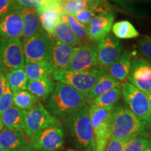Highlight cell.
Returning a JSON list of instances; mask_svg holds the SVG:
<instances>
[{
	"mask_svg": "<svg viewBox=\"0 0 151 151\" xmlns=\"http://www.w3.org/2000/svg\"><path fill=\"white\" fill-rule=\"evenodd\" d=\"M150 129L146 122L139 119L123 103H117L112 113L111 137L127 143L139 136L146 135Z\"/></svg>",
	"mask_w": 151,
	"mask_h": 151,
	"instance_id": "1",
	"label": "cell"
},
{
	"mask_svg": "<svg viewBox=\"0 0 151 151\" xmlns=\"http://www.w3.org/2000/svg\"><path fill=\"white\" fill-rule=\"evenodd\" d=\"M87 105L86 97L72 87L58 82L46 103V109L57 118L67 119Z\"/></svg>",
	"mask_w": 151,
	"mask_h": 151,
	"instance_id": "2",
	"label": "cell"
},
{
	"mask_svg": "<svg viewBox=\"0 0 151 151\" xmlns=\"http://www.w3.org/2000/svg\"><path fill=\"white\" fill-rule=\"evenodd\" d=\"M89 105L66 119V124L76 148L83 151H95L93 129L89 116Z\"/></svg>",
	"mask_w": 151,
	"mask_h": 151,
	"instance_id": "3",
	"label": "cell"
},
{
	"mask_svg": "<svg viewBox=\"0 0 151 151\" xmlns=\"http://www.w3.org/2000/svg\"><path fill=\"white\" fill-rule=\"evenodd\" d=\"M106 73V67L98 66L90 70L77 72L56 70L52 73V78L58 82L72 87L86 97L99 79Z\"/></svg>",
	"mask_w": 151,
	"mask_h": 151,
	"instance_id": "4",
	"label": "cell"
},
{
	"mask_svg": "<svg viewBox=\"0 0 151 151\" xmlns=\"http://www.w3.org/2000/svg\"><path fill=\"white\" fill-rule=\"evenodd\" d=\"M89 116L93 129L95 151H105L112 132V113L114 106H89Z\"/></svg>",
	"mask_w": 151,
	"mask_h": 151,
	"instance_id": "5",
	"label": "cell"
},
{
	"mask_svg": "<svg viewBox=\"0 0 151 151\" xmlns=\"http://www.w3.org/2000/svg\"><path fill=\"white\" fill-rule=\"evenodd\" d=\"M25 65L23 43L20 38L0 40V72L8 73Z\"/></svg>",
	"mask_w": 151,
	"mask_h": 151,
	"instance_id": "6",
	"label": "cell"
},
{
	"mask_svg": "<svg viewBox=\"0 0 151 151\" xmlns=\"http://www.w3.org/2000/svg\"><path fill=\"white\" fill-rule=\"evenodd\" d=\"M22 43L25 63L51 60L53 39L44 29H41Z\"/></svg>",
	"mask_w": 151,
	"mask_h": 151,
	"instance_id": "7",
	"label": "cell"
},
{
	"mask_svg": "<svg viewBox=\"0 0 151 151\" xmlns=\"http://www.w3.org/2000/svg\"><path fill=\"white\" fill-rule=\"evenodd\" d=\"M120 90L128 108L151 128V113L146 94L127 82L121 83Z\"/></svg>",
	"mask_w": 151,
	"mask_h": 151,
	"instance_id": "8",
	"label": "cell"
},
{
	"mask_svg": "<svg viewBox=\"0 0 151 151\" xmlns=\"http://www.w3.org/2000/svg\"><path fill=\"white\" fill-rule=\"evenodd\" d=\"M65 138V131L58 123L28 139V146L39 151H58L64 146Z\"/></svg>",
	"mask_w": 151,
	"mask_h": 151,
	"instance_id": "9",
	"label": "cell"
},
{
	"mask_svg": "<svg viewBox=\"0 0 151 151\" xmlns=\"http://www.w3.org/2000/svg\"><path fill=\"white\" fill-rule=\"evenodd\" d=\"M58 123V119L52 116L42 103L38 101L27 111L23 132L27 139H30L46 128Z\"/></svg>",
	"mask_w": 151,
	"mask_h": 151,
	"instance_id": "10",
	"label": "cell"
},
{
	"mask_svg": "<svg viewBox=\"0 0 151 151\" xmlns=\"http://www.w3.org/2000/svg\"><path fill=\"white\" fill-rule=\"evenodd\" d=\"M129 83L148 94L151 92V61L140 56L132 57L127 76Z\"/></svg>",
	"mask_w": 151,
	"mask_h": 151,
	"instance_id": "11",
	"label": "cell"
},
{
	"mask_svg": "<svg viewBox=\"0 0 151 151\" xmlns=\"http://www.w3.org/2000/svg\"><path fill=\"white\" fill-rule=\"evenodd\" d=\"M98 66L97 47L88 43L76 47L70 63L66 70L73 72L83 71Z\"/></svg>",
	"mask_w": 151,
	"mask_h": 151,
	"instance_id": "12",
	"label": "cell"
},
{
	"mask_svg": "<svg viewBox=\"0 0 151 151\" xmlns=\"http://www.w3.org/2000/svg\"><path fill=\"white\" fill-rule=\"evenodd\" d=\"M116 14L110 9L102 11L92 18L87 25V32L89 40L99 42L110 33L112 29Z\"/></svg>",
	"mask_w": 151,
	"mask_h": 151,
	"instance_id": "13",
	"label": "cell"
},
{
	"mask_svg": "<svg viewBox=\"0 0 151 151\" xmlns=\"http://www.w3.org/2000/svg\"><path fill=\"white\" fill-rule=\"evenodd\" d=\"M97 60L99 66L108 67L120 58L123 46L120 39L109 33L97 44Z\"/></svg>",
	"mask_w": 151,
	"mask_h": 151,
	"instance_id": "14",
	"label": "cell"
},
{
	"mask_svg": "<svg viewBox=\"0 0 151 151\" xmlns=\"http://www.w3.org/2000/svg\"><path fill=\"white\" fill-rule=\"evenodd\" d=\"M22 16L21 8L16 7L0 16V40L22 37Z\"/></svg>",
	"mask_w": 151,
	"mask_h": 151,
	"instance_id": "15",
	"label": "cell"
},
{
	"mask_svg": "<svg viewBox=\"0 0 151 151\" xmlns=\"http://www.w3.org/2000/svg\"><path fill=\"white\" fill-rule=\"evenodd\" d=\"M0 146L6 151H22L28 146V139L23 131L2 128Z\"/></svg>",
	"mask_w": 151,
	"mask_h": 151,
	"instance_id": "16",
	"label": "cell"
},
{
	"mask_svg": "<svg viewBox=\"0 0 151 151\" xmlns=\"http://www.w3.org/2000/svg\"><path fill=\"white\" fill-rule=\"evenodd\" d=\"M76 47L55 41L52 48L51 62L56 70H66L70 63Z\"/></svg>",
	"mask_w": 151,
	"mask_h": 151,
	"instance_id": "17",
	"label": "cell"
},
{
	"mask_svg": "<svg viewBox=\"0 0 151 151\" xmlns=\"http://www.w3.org/2000/svg\"><path fill=\"white\" fill-rule=\"evenodd\" d=\"M133 56L134 55L131 51L124 50L122 52L120 58L109 67L107 73L119 82L125 81L129 74L131 60Z\"/></svg>",
	"mask_w": 151,
	"mask_h": 151,
	"instance_id": "18",
	"label": "cell"
},
{
	"mask_svg": "<svg viewBox=\"0 0 151 151\" xmlns=\"http://www.w3.org/2000/svg\"><path fill=\"white\" fill-rule=\"evenodd\" d=\"M23 69L29 81L51 78L52 73L56 71L51 60L26 62Z\"/></svg>",
	"mask_w": 151,
	"mask_h": 151,
	"instance_id": "19",
	"label": "cell"
},
{
	"mask_svg": "<svg viewBox=\"0 0 151 151\" xmlns=\"http://www.w3.org/2000/svg\"><path fill=\"white\" fill-rule=\"evenodd\" d=\"M22 16V42L24 43L42 29L37 11L32 9H21Z\"/></svg>",
	"mask_w": 151,
	"mask_h": 151,
	"instance_id": "20",
	"label": "cell"
},
{
	"mask_svg": "<svg viewBox=\"0 0 151 151\" xmlns=\"http://www.w3.org/2000/svg\"><path fill=\"white\" fill-rule=\"evenodd\" d=\"M27 111L21 110L12 106L6 110L0 116L4 128L23 131Z\"/></svg>",
	"mask_w": 151,
	"mask_h": 151,
	"instance_id": "21",
	"label": "cell"
},
{
	"mask_svg": "<svg viewBox=\"0 0 151 151\" xmlns=\"http://www.w3.org/2000/svg\"><path fill=\"white\" fill-rule=\"evenodd\" d=\"M36 11L39 15L42 29L52 37L55 27L61 14L60 8L56 6H45Z\"/></svg>",
	"mask_w": 151,
	"mask_h": 151,
	"instance_id": "22",
	"label": "cell"
},
{
	"mask_svg": "<svg viewBox=\"0 0 151 151\" xmlns=\"http://www.w3.org/2000/svg\"><path fill=\"white\" fill-rule=\"evenodd\" d=\"M52 37L55 41H60L62 43L72 47H77L83 44L81 41L71 31L69 26L63 21H62L60 19V16L55 27Z\"/></svg>",
	"mask_w": 151,
	"mask_h": 151,
	"instance_id": "23",
	"label": "cell"
},
{
	"mask_svg": "<svg viewBox=\"0 0 151 151\" xmlns=\"http://www.w3.org/2000/svg\"><path fill=\"white\" fill-rule=\"evenodd\" d=\"M55 87L53 79L51 78L28 81L27 90L37 97V99L46 100Z\"/></svg>",
	"mask_w": 151,
	"mask_h": 151,
	"instance_id": "24",
	"label": "cell"
},
{
	"mask_svg": "<svg viewBox=\"0 0 151 151\" xmlns=\"http://www.w3.org/2000/svg\"><path fill=\"white\" fill-rule=\"evenodd\" d=\"M120 86H121V83L119 81L113 78L108 73L104 75L99 79L95 86L87 95V104L98 96L109 91L113 88H120Z\"/></svg>",
	"mask_w": 151,
	"mask_h": 151,
	"instance_id": "25",
	"label": "cell"
},
{
	"mask_svg": "<svg viewBox=\"0 0 151 151\" xmlns=\"http://www.w3.org/2000/svg\"><path fill=\"white\" fill-rule=\"evenodd\" d=\"M121 97L122 93L120 88H115L94 98L88 104V105L99 107L112 106L118 103Z\"/></svg>",
	"mask_w": 151,
	"mask_h": 151,
	"instance_id": "26",
	"label": "cell"
},
{
	"mask_svg": "<svg viewBox=\"0 0 151 151\" xmlns=\"http://www.w3.org/2000/svg\"><path fill=\"white\" fill-rule=\"evenodd\" d=\"M38 101L37 97L28 90H18L13 92V105L21 110H30Z\"/></svg>",
	"mask_w": 151,
	"mask_h": 151,
	"instance_id": "27",
	"label": "cell"
},
{
	"mask_svg": "<svg viewBox=\"0 0 151 151\" xmlns=\"http://www.w3.org/2000/svg\"><path fill=\"white\" fill-rule=\"evenodd\" d=\"M112 32L118 39H130L139 37V33L134 26L127 20L116 22L112 26Z\"/></svg>",
	"mask_w": 151,
	"mask_h": 151,
	"instance_id": "28",
	"label": "cell"
},
{
	"mask_svg": "<svg viewBox=\"0 0 151 151\" xmlns=\"http://www.w3.org/2000/svg\"><path fill=\"white\" fill-rule=\"evenodd\" d=\"M7 83L13 92L18 90H27L28 78L24 69H19L6 73Z\"/></svg>",
	"mask_w": 151,
	"mask_h": 151,
	"instance_id": "29",
	"label": "cell"
},
{
	"mask_svg": "<svg viewBox=\"0 0 151 151\" xmlns=\"http://www.w3.org/2000/svg\"><path fill=\"white\" fill-rule=\"evenodd\" d=\"M60 19L69 26L71 31L76 35V37L81 41V42H86L89 41V38L87 32V26L81 23L76 19L73 16L67 14H60Z\"/></svg>",
	"mask_w": 151,
	"mask_h": 151,
	"instance_id": "30",
	"label": "cell"
},
{
	"mask_svg": "<svg viewBox=\"0 0 151 151\" xmlns=\"http://www.w3.org/2000/svg\"><path fill=\"white\" fill-rule=\"evenodd\" d=\"M21 9H37L45 6H56L61 8L64 2L59 0H15Z\"/></svg>",
	"mask_w": 151,
	"mask_h": 151,
	"instance_id": "31",
	"label": "cell"
},
{
	"mask_svg": "<svg viewBox=\"0 0 151 151\" xmlns=\"http://www.w3.org/2000/svg\"><path fill=\"white\" fill-rule=\"evenodd\" d=\"M151 146V141L146 135L139 136L126 143L122 151H143Z\"/></svg>",
	"mask_w": 151,
	"mask_h": 151,
	"instance_id": "32",
	"label": "cell"
},
{
	"mask_svg": "<svg viewBox=\"0 0 151 151\" xmlns=\"http://www.w3.org/2000/svg\"><path fill=\"white\" fill-rule=\"evenodd\" d=\"M137 48L143 58L151 61V36H145L137 41Z\"/></svg>",
	"mask_w": 151,
	"mask_h": 151,
	"instance_id": "33",
	"label": "cell"
},
{
	"mask_svg": "<svg viewBox=\"0 0 151 151\" xmlns=\"http://www.w3.org/2000/svg\"><path fill=\"white\" fill-rule=\"evenodd\" d=\"M103 10L104 9H102L90 8L86 9V10H83L82 11H80L78 14H75L73 16L75 17L76 19L78 22H80L81 23L83 24L84 25L87 26L92 18H94L96 15L98 14Z\"/></svg>",
	"mask_w": 151,
	"mask_h": 151,
	"instance_id": "34",
	"label": "cell"
},
{
	"mask_svg": "<svg viewBox=\"0 0 151 151\" xmlns=\"http://www.w3.org/2000/svg\"><path fill=\"white\" fill-rule=\"evenodd\" d=\"M13 106V91L9 88L8 83L2 95L0 97V116L6 110Z\"/></svg>",
	"mask_w": 151,
	"mask_h": 151,
	"instance_id": "35",
	"label": "cell"
},
{
	"mask_svg": "<svg viewBox=\"0 0 151 151\" xmlns=\"http://www.w3.org/2000/svg\"><path fill=\"white\" fill-rule=\"evenodd\" d=\"M16 7H20L15 0H0V16Z\"/></svg>",
	"mask_w": 151,
	"mask_h": 151,
	"instance_id": "36",
	"label": "cell"
},
{
	"mask_svg": "<svg viewBox=\"0 0 151 151\" xmlns=\"http://www.w3.org/2000/svg\"><path fill=\"white\" fill-rule=\"evenodd\" d=\"M125 144V142L115 140L113 138H111L105 151H122Z\"/></svg>",
	"mask_w": 151,
	"mask_h": 151,
	"instance_id": "37",
	"label": "cell"
},
{
	"mask_svg": "<svg viewBox=\"0 0 151 151\" xmlns=\"http://www.w3.org/2000/svg\"><path fill=\"white\" fill-rule=\"evenodd\" d=\"M109 1L124 8H129L131 6L136 4L145 2V1H148L150 0H109Z\"/></svg>",
	"mask_w": 151,
	"mask_h": 151,
	"instance_id": "38",
	"label": "cell"
},
{
	"mask_svg": "<svg viewBox=\"0 0 151 151\" xmlns=\"http://www.w3.org/2000/svg\"><path fill=\"white\" fill-rule=\"evenodd\" d=\"M7 85V80L5 73L0 72V97L4 92L6 86Z\"/></svg>",
	"mask_w": 151,
	"mask_h": 151,
	"instance_id": "39",
	"label": "cell"
},
{
	"mask_svg": "<svg viewBox=\"0 0 151 151\" xmlns=\"http://www.w3.org/2000/svg\"><path fill=\"white\" fill-rule=\"evenodd\" d=\"M147 97H148V105H149V109H150V111L151 113V92L149 93L146 94Z\"/></svg>",
	"mask_w": 151,
	"mask_h": 151,
	"instance_id": "40",
	"label": "cell"
},
{
	"mask_svg": "<svg viewBox=\"0 0 151 151\" xmlns=\"http://www.w3.org/2000/svg\"><path fill=\"white\" fill-rule=\"evenodd\" d=\"M22 151H39V150H35V149H32V148H29V146H27V148H24L23 150Z\"/></svg>",
	"mask_w": 151,
	"mask_h": 151,
	"instance_id": "41",
	"label": "cell"
},
{
	"mask_svg": "<svg viewBox=\"0 0 151 151\" xmlns=\"http://www.w3.org/2000/svg\"><path fill=\"white\" fill-rule=\"evenodd\" d=\"M65 151H83V150H76V149H73V148H69V149H67V150H66Z\"/></svg>",
	"mask_w": 151,
	"mask_h": 151,
	"instance_id": "42",
	"label": "cell"
},
{
	"mask_svg": "<svg viewBox=\"0 0 151 151\" xmlns=\"http://www.w3.org/2000/svg\"><path fill=\"white\" fill-rule=\"evenodd\" d=\"M69 1H92V0H69Z\"/></svg>",
	"mask_w": 151,
	"mask_h": 151,
	"instance_id": "43",
	"label": "cell"
},
{
	"mask_svg": "<svg viewBox=\"0 0 151 151\" xmlns=\"http://www.w3.org/2000/svg\"><path fill=\"white\" fill-rule=\"evenodd\" d=\"M143 151H151V146L148 147V148H147L146 149H145Z\"/></svg>",
	"mask_w": 151,
	"mask_h": 151,
	"instance_id": "44",
	"label": "cell"
},
{
	"mask_svg": "<svg viewBox=\"0 0 151 151\" xmlns=\"http://www.w3.org/2000/svg\"><path fill=\"white\" fill-rule=\"evenodd\" d=\"M2 128H3L2 123H1V120H0V132H1V130L2 129Z\"/></svg>",
	"mask_w": 151,
	"mask_h": 151,
	"instance_id": "45",
	"label": "cell"
},
{
	"mask_svg": "<svg viewBox=\"0 0 151 151\" xmlns=\"http://www.w3.org/2000/svg\"><path fill=\"white\" fill-rule=\"evenodd\" d=\"M0 151H6V150L4 148H3L2 147L0 146Z\"/></svg>",
	"mask_w": 151,
	"mask_h": 151,
	"instance_id": "46",
	"label": "cell"
},
{
	"mask_svg": "<svg viewBox=\"0 0 151 151\" xmlns=\"http://www.w3.org/2000/svg\"><path fill=\"white\" fill-rule=\"evenodd\" d=\"M59 1H62V2H65V0H59Z\"/></svg>",
	"mask_w": 151,
	"mask_h": 151,
	"instance_id": "47",
	"label": "cell"
}]
</instances>
